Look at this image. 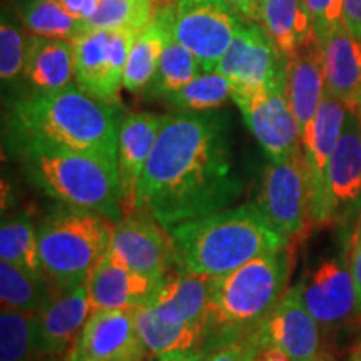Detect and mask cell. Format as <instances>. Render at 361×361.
<instances>
[{"label": "cell", "instance_id": "obj_4", "mask_svg": "<svg viewBox=\"0 0 361 361\" xmlns=\"http://www.w3.org/2000/svg\"><path fill=\"white\" fill-rule=\"evenodd\" d=\"M290 261L286 247L213 278L204 346L258 328L286 293Z\"/></svg>", "mask_w": 361, "mask_h": 361}, {"label": "cell", "instance_id": "obj_1", "mask_svg": "<svg viewBox=\"0 0 361 361\" xmlns=\"http://www.w3.org/2000/svg\"><path fill=\"white\" fill-rule=\"evenodd\" d=\"M241 194L224 116L168 114L139 180L135 211L171 229L231 207Z\"/></svg>", "mask_w": 361, "mask_h": 361}, {"label": "cell", "instance_id": "obj_5", "mask_svg": "<svg viewBox=\"0 0 361 361\" xmlns=\"http://www.w3.org/2000/svg\"><path fill=\"white\" fill-rule=\"evenodd\" d=\"M39 189L62 204L106 214L114 223L124 218L117 159L82 151H37L20 157Z\"/></svg>", "mask_w": 361, "mask_h": 361}, {"label": "cell", "instance_id": "obj_19", "mask_svg": "<svg viewBox=\"0 0 361 361\" xmlns=\"http://www.w3.org/2000/svg\"><path fill=\"white\" fill-rule=\"evenodd\" d=\"M168 114L133 112L124 116L117 142V171L123 191L124 214L135 211V196L141 176Z\"/></svg>", "mask_w": 361, "mask_h": 361}, {"label": "cell", "instance_id": "obj_43", "mask_svg": "<svg viewBox=\"0 0 361 361\" xmlns=\"http://www.w3.org/2000/svg\"><path fill=\"white\" fill-rule=\"evenodd\" d=\"M255 361H293V360L284 353L283 350H279L278 346L268 345L259 351V355L256 356Z\"/></svg>", "mask_w": 361, "mask_h": 361}, {"label": "cell", "instance_id": "obj_23", "mask_svg": "<svg viewBox=\"0 0 361 361\" xmlns=\"http://www.w3.org/2000/svg\"><path fill=\"white\" fill-rule=\"evenodd\" d=\"M24 79L30 92H56L72 85L75 80L72 40L27 35Z\"/></svg>", "mask_w": 361, "mask_h": 361}, {"label": "cell", "instance_id": "obj_10", "mask_svg": "<svg viewBox=\"0 0 361 361\" xmlns=\"http://www.w3.org/2000/svg\"><path fill=\"white\" fill-rule=\"evenodd\" d=\"M252 204L284 238L300 236L310 219L308 179L303 154L283 161L269 159L261 174Z\"/></svg>", "mask_w": 361, "mask_h": 361}, {"label": "cell", "instance_id": "obj_20", "mask_svg": "<svg viewBox=\"0 0 361 361\" xmlns=\"http://www.w3.org/2000/svg\"><path fill=\"white\" fill-rule=\"evenodd\" d=\"M161 279L146 276L107 252L85 281L92 311L135 310L146 305Z\"/></svg>", "mask_w": 361, "mask_h": 361}, {"label": "cell", "instance_id": "obj_34", "mask_svg": "<svg viewBox=\"0 0 361 361\" xmlns=\"http://www.w3.org/2000/svg\"><path fill=\"white\" fill-rule=\"evenodd\" d=\"M35 313L2 308L0 361H39L34 333Z\"/></svg>", "mask_w": 361, "mask_h": 361}, {"label": "cell", "instance_id": "obj_25", "mask_svg": "<svg viewBox=\"0 0 361 361\" xmlns=\"http://www.w3.org/2000/svg\"><path fill=\"white\" fill-rule=\"evenodd\" d=\"M259 24L284 59L318 37L303 0H263Z\"/></svg>", "mask_w": 361, "mask_h": 361}, {"label": "cell", "instance_id": "obj_14", "mask_svg": "<svg viewBox=\"0 0 361 361\" xmlns=\"http://www.w3.org/2000/svg\"><path fill=\"white\" fill-rule=\"evenodd\" d=\"M348 107L324 90V97L313 123L303 135V159L308 179L310 221L323 226L326 173L333 152L340 141Z\"/></svg>", "mask_w": 361, "mask_h": 361}, {"label": "cell", "instance_id": "obj_7", "mask_svg": "<svg viewBox=\"0 0 361 361\" xmlns=\"http://www.w3.org/2000/svg\"><path fill=\"white\" fill-rule=\"evenodd\" d=\"M157 12L204 72L216 71L246 20L224 0H164Z\"/></svg>", "mask_w": 361, "mask_h": 361}, {"label": "cell", "instance_id": "obj_32", "mask_svg": "<svg viewBox=\"0 0 361 361\" xmlns=\"http://www.w3.org/2000/svg\"><path fill=\"white\" fill-rule=\"evenodd\" d=\"M164 0H99L96 13L84 20L87 30H144Z\"/></svg>", "mask_w": 361, "mask_h": 361}, {"label": "cell", "instance_id": "obj_41", "mask_svg": "<svg viewBox=\"0 0 361 361\" xmlns=\"http://www.w3.org/2000/svg\"><path fill=\"white\" fill-rule=\"evenodd\" d=\"M246 20L259 22L263 0H224Z\"/></svg>", "mask_w": 361, "mask_h": 361}, {"label": "cell", "instance_id": "obj_12", "mask_svg": "<svg viewBox=\"0 0 361 361\" xmlns=\"http://www.w3.org/2000/svg\"><path fill=\"white\" fill-rule=\"evenodd\" d=\"M109 255L128 268L156 279L168 276L176 268L169 231L156 218L141 211L124 214L116 223Z\"/></svg>", "mask_w": 361, "mask_h": 361}, {"label": "cell", "instance_id": "obj_16", "mask_svg": "<svg viewBox=\"0 0 361 361\" xmlns=\"http://www.w3.org/2000/svg\"><path fill=\"white\" fill-rule=\"evenodd\" d=\"M90 314L92 306L85 284L66 290L57 288L35 313V351L39 358H66L74 350Z\"/></svg>", "mask_w": 361, "mask_h": 361}, {"label": "cell", "instance_id": "obj_2", "mask_svg": "<svg viewBox=\"0 0 361 361\" xmlns=\"http://www.w3.org/2000/svg\"><path fill=\"white\" fill-rule=\"evenodd\" d=\"M121 107L99 101L72 84L56 92H30L12 104L6 146L13 156L37 151H82L117 159Z\"/></svg>", "mask_w": 361, "mask_h": 361}, {"label": "cell", "instance_id": "obj_47", "mask_svg": "<svg viewBox=\"0 0 361 361\" xmlns=\"http://www.w3.org/2000/svg\"><path fill=\"white\" fill-rule=\"evenodd\" d=\"M356 111H358V116H360V119H361V96H360V102H358V109H356Z\"/></svg>", "mask_w": 361, "mask_h": 361}, {"label": "cell", "instance_id": "obj_18", "mask_svg": "<svg viewBox=\"0 0 361 361\" xmlns=\"http://www.w3.org/2000/svg\"><path fill=\"white\" fill-rule=\"evenodd\" d=\"M319 328L322 326L301 301L296 286L286 290L268 318L259 324L264 345L278 346L293 361H319Z\"/></svg>", "mask_w": 361, "mask_h": 361}, {"label": "cell", "instance_id": "obj_26", "mask_svg": "<svg viewBox=\"0 0 361 361\" xmlns=\"http://www.w3.org/2000/svg\"><path fill=\"white\" fill-rule=\"evenodd\" d=\"M135 324L149 356L173 351H201L206 341V323L166 322L151 306L134 310Z\"/></svg>", "mask_w": 361, "mask_h": 361}, {"label": "cell", "instance_id": "obj_21", "mask_svg": "<svg viewBox=\"0 0 361 361\" xmlns=\"http://www.w3.org/2000/svg\"><path fill=\"white\" fill-rule=\"evenodd\" d=\"M319 45L324 90L356 111L361 96V40L343 24L319 39Z\"/></svg>", "mask_w": 361, "mask_h": 361}, {"label": "cell", "instance_id": "obj_42", "mask_svg": "<svg viewBox=\"0 0 361 361\" xmlns=\"http://www.w3.org/2000/svg\"><path fill=\"white\" fill-rule=\"evenodd\" d=\"M147 361H201V351H173L151 356Z\"/></svg>", "mask_w": 361, "mask_h": 361}, {"label": "cell", "instance_id": "obj_37", "mask_svg": "<svg viewBox=\"0 0 361 361\" xmlns=\"http://www.w3.org/2000/svg\"><path fill=\"white\" fill-rule=\"evenodd\" d=\"M318 39L343 25V0H303Z\"/></svg>", "mask_w": 361, "mask_h": 361}, {"label": "cell", "instance_id": "obj_38", "mask_svg": "<svg viewBox=\"0 0 361 361\" xmlns=\"http://www.w3.org/2000/svg\"><path fill=\"white\" fill-rule=\"evenodd\" d=\"M348 263H350L351 273H353L356 290H358L360 308H361V214L358 216V219H356L353 234H351Z\"/></svg>", "mask_w": 361, "mask_h": 361}, {"label": "cell", "instance_id": "obj_29", "mask_svg": "<svg viewBox=\"0 0 361 361\" xmlns=\"http://www.w3.org/2000/svg\"><path fill=\"white\" fill-rule=\"evenodd\" d=\"M202 72L204 71H202L196 56L174 39V35L171 34L168 27V37H166L159 67H157L154 78L149 82L144 94H146L147 99H164L171 92L191 82L192 79H196Z\"/></svg>", "mask_w": 361, "mask_h": 361}, {"label": "cell", "instance_id": "obj_24", "mask_svg": "<svg viewBox=\"0 0 361 361\" xmlns=\"http://www.w3.org/2000/svg\"><path fill=\"white\" fill-rule=\"evenodd\" d=\"M286 96L301 129V141L324 97L322 45L316 37L286 59Z\"/></svg>", "mask_w": 361, "mask_h": 361}, {"label": "cell", "instance_id": "obj_17", "mask_svg": "<svg viewBox=\"0 0 361 361\" xmlns=\"http://www.w3.org/2000/svg\"><path fill=\"white\" fill-rule=\"evenodd\" d=\"M75 353L99 361H147L134 310L92 311L80 333Z\"/></svg>", "mask_w": 361, "mask_h": 361}, {"label": "cell", "instance_id": "obj_33", "mask_svg": "<svg viewBox=\"0 0 361 361\" xmlns=\"http://www.w3.org/2000/svg\"><path fill=\"white\" fill-rule=\"evenodd\" d=\"M233 96L228 78L219 72H202L191 82L164 97L169 106L183 112H206L224 106Z\"/></svg>", "mask_w": 361, "mask_h": 361}, {"label": "cell", "instance_id": "obj_36", "mask_svg": "<svg viewBox=\"0 0 361 361\" xmlns=\"http://www.w3.org/2000/svg\"><path fill=\"white\" fill-rule=\"evenodd\" d=\"M259 326L243 335L209 343L201 348V361H255L264 348Z\"/></svg>", "mask_w": 361, "mask_h": 361}, {"label": "cell", "instance_id": "obj_15", "mask_svg": "<svg viewBox=\"0 0 361 361\" xmlns=\"http://www.w3.org/2000/svg\"><path fill=\"white\" fill-rule=\"evenodd\" d=\"M301 301L322 328H333L361 313L348 259H324L298 284Z\"/></svg>", "mask_w": 361, "mask_h": 361}, {"label": "cell", "instance_id": "obj_46", "mask_svg": "<svg viewBox=\"0 0 361 361\" xmlns=\"http://www.w3.org/2000/svg\"><path fill=\"white\" fill-rule=\"evenodd\" d=\"M39 361H62V358H59V356H47V358H42Z\"/></svg>", "mask_w": 361, "mask_h": 361}, {"label": "cell", "instance_id": "obj_22", "mask_svg": "<svg viewBox=\"0 0 361 361\" xmlns=\"http://www.w3.org/2000/svg\"><path fill=\"white\" fill-rule=\"evenodd\" d=\"M211 281L213 278L204 274L176 268V273L161 279L146 305L166 322L206 323Z\"/></svg>", "mask_w": 361, "mask_h": 361}, {"label": "cell", "instance_id": "obj_44", "mask_svg": "<svg viewBox=\"0 0 361 361\" xmlns=\"http://www.w3.org/2000/svg\"><path fill=\"white\" fill-rule=\"evenodd\" d=\"M66 361H99V360L89 358V356H84V355L75 353V351H71V353L66 356Z\"/></svg>", "mask_w": 361, "mask_h": 361}, {"label": "cell", "instance_id": "obj_6", "mask_svg": "<svg viewBox=\"0 0 361 361\" xmlns=\"http://www.w3.org/2000/svg\"><path fill=\"white\" fill-rule=\"evenodd\" d=\"M116 223L106 214L62 204L37 226L39 256L45 278L66 290L85 284L109 252Z\"/></svg>", "mask_w": 361, "mask_h": 361}, {"label": "cell", "instance_id": "obj_3", "mask_svg": "<svg viewBox=\"0 0 361 361\" xmlns=\"http://www.w3.org/2000/svg\"><path fill=\"white\" fill-rule=\"evenodd\" d=\"M176 268L216 278L239 266L286 250L290 239L279 234L255 204L231 206L168 229Z\"/></svg>", "mask_w": 361, "mask_h": 361}, {"label": "cell", "instance_id": "obj_45", "mask_svg": "<svg viewBox=\"0 0 361 361\" xmlns=\"http://www.w3.org/2000/svg\"><path fill=\"white\" fill-rule=\"evenodd\" d=\"M351 361H361V340L358 343V346H356V350H355L353 358H351Z\"/></svg>", "mask_w": 361, "mask_h": 361}, {"label": "cell", "instance_id": "obj_31", "mask_svg": "<svg viewBox=\"0 0 361 361\" xmlns=\"http://www.w3.org/2000/svg\"><path fill=\"white\" fill-rule=\"evenodd\" d=\"M0 258L37 276H45L39 256L37 228L27 213L4 218L0 226Z\"/></svg>", "mask_w": 361, "mask_h": 361}, {"label": "cell", "instance_id": "obj_11", "mask_svg": "<svg viewBox=\"0 0 361 361\" xmlns=\"http://www.w3.org/2000/svg\"><path fill=\"white\" fill-rule=\"evenodd\" d=\"M216 72L228 78L233 96H239L283 79L286 75V59L259 22L245 20Z\"/></svg>", "mask_w": 361, "mask_h": 361}, {"label": "cell", "instance_id": "obj_35", "mask_svg": "<svg viewBox=\"0 0 361 361\" xmlns=\"http://www.w3.org/2000/svg\"><path fill=\"white\" fill-rule=\"evenodd\" d=\"M25 39L16 17L2 8L0 20V79L4 84H13L24 75Z\"/></svg>", "mask_w": 361, "mask_h": 361}, {"label": "cell", "instance_id": "obj_39", "mask_svg": "<svg viewBox=\"0 0 361 361\" xmlns=\"http://www.w3.org/2000/svg\"><path fill=\"white\" fill-rule=\"evenodd\" d=\"M343 24L361 40V0H343Z\"/></svg>", "mask_w": 361, "mask_h": 361}, {"label": "cell", "instance_id": "obj_27", "mask_svg": "<svg viewBox=\"0 0 361 361\" xmlns=\"http://www.w3.org/2000/svg\"><path fill=\"white\" fill-rule=\"evenodd\" d=\"M166 37H168V25L156 12L154 20L139 34L130 49L124 72V89L133 94L146 90L159 67Z\"/></svg>", "mask_w": 361, "mask_h": 361}, {"label": "cell", "instance_id": "obj_40", "mask_svg": "<svg viewBox=\"0 0 361 361\" xmlns=\"http://www.w3.org/2000/svg\"><path fill=\"white\" fill-rule=\"evenodd\" d=\"M61 2L75 19L82 22L90 19L99 7V0H61Z\"/></svg>", "mask_w": 361, "mask_h": 361}, {"label": "cell", "instance_id": "obj_13", "mask_svg": "<svg viewBox=\"0 0 361 361\" xmlns=\"http://www.w3.org/2000/svg\"><path fill=\"white\" fill-rule=\"evenodd\" d=\"M361 214V119L348 109L340 141L326 173L323 226L340 224Z\"/></svg>", "mask_w": 361, "mask_h": 361}, {"label": "cell", "instance_id": "obj_8", "mask_svg": "<svg viewBox=\"0 0 361 361\" xmlns=\"http://www.w3.org/2000/svg\"><path fill=\"white\" fill-rule=\"evenodd\" d=\"M142 30H87L72 40L75 84L99 101L121 107L126 64Z\"/></svg>", "mask_w": 361, "mask_h": 361}, {"label": "cell", "instance_id": "obj_28", "mask_svg": "<svg viewBox=\"0 0 361 361\" xmlns=\"http://www.w3.org/2000/svg\"><path fill=\"white\" fill-rule=\"evenodd\" d=\"M16 12L30 34L67 40L84 34V22L75 19L61 0H17Z\"/></svg>", "mask_w": 361, "mask_h": 361}, {"label": "cell", "instance_id": "obj_30", "mask_svg": "<svg viewBox=\"0 0 361 361\" xmlns=\"http://www.w3.org/2000/svg\"><path fill=\"white\" fill-rule=\"evenodd\" d=\"M57 288L45 276L0 261V301L2 308L37 313Z\"/></svg>", "mask_w": 361, "mask_h": 361}, {"label": "cell", "instance_id": "obj_9", "mask_svg": "<svg viewBox=\"0 0 361 361\" xmlns=\"http://www.w3.org/2000/svg\"><path fill=\"white\" fill-rule=\"evenodd\" d=\"M271 161L303 154L301 129L286 96V75L268 87L231 97Z\"/></svg>", "mask_w": 361, "mask_h": 361}]
</instances>
